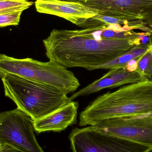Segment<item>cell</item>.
<instances>
[{"label": "cell", "instance_id": "obj_13", "mask_svg": "<svg viewBox=\"0 0 152 152\" xmlns=\"http://www.w3.org/2000/svg\"><path fill=\"white\" fill-rule=\"evenodd\" d=\"M135 72L140 74L142 81L152 82V44L149 49L137 60V67Z\"/></svg>", "mask_w": 152, "mask_h": 152}, {"label": "cell", "instance_id": "obj_12", "mask_svg": "<svg viewBox=\"0 0 152 152\" xmlns=\"http://www.w3.org/2000/svg\"><path fill=\"white\" fill-rule=\"evenodd\" d=\"M151 44L140 45L135 46L129 51L118 57L106 64L92 69L91 70L97 69H113L125 68L127 63L134 59L139 58L149 49Z\"/></svg>", "mask_w": 152, "mask_h": 152}, {"label": "cell", "instance_id": "obj_2", "mask_svg": "<svg viewBox=\"0 0 152 152\" xmlns=\"http://www.w3.org/2000/svg\"><path fill=\"white\" fill-rule=\"evenodd\" d=\"M152 113V82L129 84L96 98L80 113V126L107 119Z\"/></svg>", "mask_w": 152, "mask_h": 152}, {"label": "cell", "instance_id": "obj_8", "mask_svg": "<svg viewBox=\"0 0 152 152\" xmlns=\"http://www.w3.org/2000/svg\"><path fill=\"white\" fill-rule=\"evenodd\" d=\"M91 126L103 133L150 147L152 151V113L107 119Z\"/></svg>", "mask_w": 152, "mask_h": 152}, {"label": "cell", "instance_id": "obj_7", "mask_svg": "<svg viewBox=\"0 0 152 152\" xmlns=\"http://www.w3.org/2000/svg\"><path fill=\"white\" fill-rule=\"evenodd\" d=\"M94 9L99 15L126 20L150 29L152 26V0H62Z\"/></svg>", "mask_w": 152, "mask_h": 152}, {"label": "cell", "instance_id": "obj_4", "mask_svg": "<svg viewBox=\"0 0 152 152\" xmlns=\"http://www.w3.org/2000/svg\"><path fill=\"white\" fill-rule=\"evenodd\" d=\"M8 74L46 84L67 94L74 93L80 86L74 73L58 63L16 58L0 53V78Z\"/></svg>", "mask_w": 152, "mask_h": 152}, {"label": "cell", "instance_id": "obj_17", "mask_svg": "<svg viewBox=\"0 0 152 152\" xmlns=\"http://www.w3.org/2000/svg\"><path fill=\"white\" fill-rule=\"evenodd\" d=\"M18 151L10 146L7 145H1L0 152H18Z\"/></svg>", "mask_w": 152, "mask_h": 152}, {"label": "cell", "instance_id": "obj_10", "mask_svg": "<svg viewBox=\"0 0 152 152\" xmlns=\"http://www.w3.org/2000/svg\"><path fill=\"white\" fill-rule=\"evenodd\" d=\"M78 107V103L72 101L43 118L33 121L35 131L41 133L65 130L77 122Z\"/></svg>", "mask_w": 152, "mask_h": 152}, {"label": "cell", "instance_id": "obj_6", "mask_svg": "<svg viewBox=\"0 0 152 152\" xmlns=\"http://www.w3.org/2000/svg\"><path fill=\"white\" fill-rule=\"evenodd\" d=\"M73 152H150V147L103 133L92 126L75 128L69 137Z\"/></svg>", "mask_w": 152, "mask_h": 152}, {"label": "cell", "instance_id": "obj_16", "mask_svg": "<svg viewBox=\"0 0 152 152\" xmlns=\"http://www.w3.org/2000/svg\"><path fill=\"white\" fill-rule=\"evenodd\" d=\"M138 58L130 61L127 64L125 68L130 71H135L137 67V60Z\"/></svg>", "mask_w": 152, "mask_h": 152}, {"label": "cell", "instance_id": "obj_18", "mask_svg": "<svg viewBox=\"0 0 152 152\" xmlns=\"http://www.w3.org/2000/svg\"><path fill=\"white\" fill-rule=\"evenodd\" d=\"M151 28L152 29V26L151 27Z\"/></svg>", "mask_w": 152, "mask_h": 152}, {"label": "cell", "instance_id": "obj_9", "mask_svg": "<svg viewBox=\"0 0 152 152\" xmlns=\"http://www.w3.org/2000/svg\"><path fill=\"white\" fill-rule=\"evenodd\" d=\"M35 5L40 13L58 16L80 27L98 14L94 9L84 4L62 0H36Z\"/></svg>", "mask_w": 152, "mask_h": 152}, {"label": "cell", "instance_id": "obj_15", "mask_svg": "<svg viewBox=\"0 0 152 152\" xmlns=\"http://www.w3.org/2000/svg\"><path fill=\"white\" fill-rule=\"evenodd\" d=\"M22 12L18 11L0 14V27L18 25Z\"/></svg>", "mask_w": 152, "mask_h": 152}, {"label": "cell", "instance_id": "obj_19", "mask_svg": "<svg viewBox=\"0 0 152 152\" xmlns=\"http://www.w3.org/2000/svg\"><path fill=\"white\" fill-rule=\"evenodd\" d=\"M1 145H0V148H1Z\"/></svg>", "mask_w": 152, "mask_h": 152}, {"label": "cell", "instance_id": "obj_11", "mask_svg": "<svg viewBox=\"0 0 152 152\" xmlns=\"http://www.w3.org/2000/svg\"><path fill=\"white\" fill-rule=\"evenodd\" d=\"M142 81L140 74L126 68L110 69L108 73L95 81L96 88L98 91L106 88H113L128 84Z\"/></svg>", "mask_w": 152, "mask_h": 152}, {"label": "cell", "instance_id": "obj_3", "mask_svg": "<svg viewBox=\"0 0 152 152\" xmlns=\"http://www.w3.org/2000/svg\"><path fill=\"white\" fill-rule=\"evenodd\" d=\"M5 96L18 109L37 120L71 102L67 94L55 88L8 74L1 78Z\"/></svg>", "mask_w": 152, "mask_h": 152}, {"label": "cell", "instance_id": "obj_14", "mask_svg": "<svg viewBox=\"0 0 152 152\" xmlns=\"http://www.w3.org/2000/svg\"><path fill=\"white\" fill-rule=\"evenodd\" d=\"M28 0H0V14L12 12L23 11L33 5Z\"/></svg>", "mask_w": 152, "mask_h": 152}, {"label": "cell", "instance_id": "obj_5", "mask_svg": "<svg viewBox=\"0 0 152 152\" xmlns=\"http://www.w3.org/2000/svg\"><path fill=\"white\" fill-rule=\"evenodd\" d=\"M33 120L18 108L0 113V145L21 152H44L37 140Z\"/></svg>", "mask_w": 152, "mask_h": 152}, {"label": "cell", "instance_id": "obj_1", "mask_svg": "<svg viewBox=\"0 0 152 152\" xmlns=\"http://www.w3.org/2000/svg\"><path fill=\"white\" fill-rule=\"evenodd\" d=\"M139 34L120 25L103 24L77 30L53 29L43 43L49 60L91 71L141 45Z\"/></svg>", "mask_w": 152, "mask_h": 152}]
</instances>
